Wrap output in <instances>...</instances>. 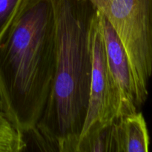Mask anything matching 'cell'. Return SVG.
<instances>
[{"label": "cell", "instance_id": "7", "mask_svg": "<svg viewBox=\"0 0 152 152\" xmlns=\"http://www.w3.org/2000/svg\"><path fill=\"white\" fill-rule=\"evenodd\" d=\"M26 147L25 137L7 118L0 105V152H20Z\"/></svg>", "mask_w": 152, "mask_h": 152}, {"label": "cell", "instance_id": "5", "mask_svg": "<svg viewBox=\"0 0 152 152\" xmlns=\"http://www.w3.org/2000/svg\"><path fill=\"white\" fill-rule=\"evenodd\" d=\"M97 12L107 64L121 98L122 118L136 113L144 103L140 95L134 73L121 41L105 16L98 10Z\"/></svg>", "mask_w": 152, "mask_h": 152}, {"label": "cell", "instance_id": "6", "mask_svg": "<svg viewBox=\"0 0 152 152\" xmlns=\"http://www.w3.org/2000/svg\"><path fill=\"white\" fill-rule=\"evenodd\" d=\"M115 152H147L150 138L142 112L117 120L113 123Z\"/></svg>", "mask_w": 152, "mask_h": 152}, {"label": "cell", "instance_id": "4", "mask_svg": "<svg viewBox=\"0 0 152 152\" xmlns=\"http://www.w3.org/2000/svg\"><path fill=\"white\" fill-rule=\"evenodd\" d=\"M91 44L92 71L88 107L80 142L112 125L120 118L121 113V98L107 64L98 12L92 25Z\"/></svg>", "mask_w": 152, "mask_h": 152}, {"label": "cell", "instance_id": "8", "mask_svg": "<svg viewBox=\"0 0 152 152\" xmlns=\"http://www.w3.org/2000/svg\"><path fill=\"white\" fill-rule=\"evenodd\" d=\"M22 0H0V38L11 22Z\"/></svg>", "mask_w": 152, "mask_h": 152}, {"label": "cell", "instance_id": "1", "mask_svg": "<svg viewBox=\"0 0 152 152\" xmlns=\"http://www.w3.org/2000/svg\"><path fill=\"white\" fill-rule=\"evenodd\" d=\"M56 53L52 0H22L0 38V105L24 137L34 133L45 111Z\"/></svg>", "mask_w": 152, "mask_h": 152}, {"label": "cell", "instance_id": "2", "mask_svg": "<svg viewBox=\"0 0 152 152\" xmlns=\"http://www.w3.org/2000/svg\"><path fill=\"white\" fill-rule=\"evenodd\" d=\"M57 53L54 78L34 134L50 149L77 152L88 107L92 71L91 0H52Z\"/></svg>", "mask_w": 152, "mask_h": 152}, {"label": "cell", "instance_id": "3", "mask_svg": "<svg viewBox=\"0 0 152 152\" xmlns=\"http://www.w3.org/2000/svg\"><path fill=\"white\" fill-rule=\"evenodd\" d=\"M121 41L145 102L152 77V0H91Z\"/></svg>", "mask_w": 152, "mask_h": 152}]
</instances>
